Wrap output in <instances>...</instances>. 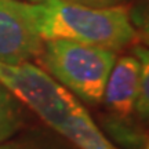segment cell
I'll return each mask as SVG.
<instances>
[{"mask_svg":"<svg viewBox=\"0 0 149 149\" xmlns=\"http://www.w3.org/2000/svg\"><path fill=\"white\" fill-rule=\"evenodd\" d=\"M28 14L43 42L68 39L117 51L135 37L124 6L91 7L73 0L26 3Z\"/></svg>","mask_w":149,"mask_h":149,"instance_id":"cell-1","label":"cell"},{"mask_svg":"<svg viewBox=\"0 0 149 149\" xmlns=\"http://www.w3.org/2000/svg\"><path fill=\"white\" fill-rule=\"evenodd\" d=\"M135 53L137 58L139 59L141 69H139L138 90H137L134 112H137L141 120H146L149 115V57L145 48H138Z\"/></svg>","mask_w":149,"mask_h":149,"instance_id":"cell-7","label":"cell"},{"mask_svg":"<svg viewBox=\"0 0 149 149\" xmlns=\"http://www.w3.org/2000/svg\"><path fill=\"white\" fill-rule=\"evenodd\" d=\"M141 64L134 55L116 59L107 80L104 98L113 116L127 119L134 112Z\"/></svg>","mask_w":149,"mask_h":149,"instance_id":"cell-4","label":"cell"},{"mask_svg":"<svg viewBox=\"0 0 149 149\" xmlns=\"http://www.w3.org/2000/svg\"><path fill=\"white\" fill-rule=\"evenodd\" d=\"M21 127V105L15 97L0 83V142L13 138Z\"/></svg>","mask_w":149,"mask_h":149,"instance_id":"cell-6","label":"cell"},{"mask_svg":"<svg viewBox=\"0 0 149 149\" xmlns=\"http://www.w3.org/2000/svg\"><path fill=\"white\" fill-rule=\"evenodd\" d=\"M0 149H68L64 144L50 141L39 137H24V138L7 139L0 142Z\"/></svg>","mask_w":149,"mask_h":149,"instance_id":"cell-8","label":"cell"},{"mask_svg":"<svg viewBox=\"0 0 149 149\" xmlns=\"http://www.w3.org/2000/svg\"><path fill=\"white\" fill-rule=\"evenodd\" d=\"M104 134L119 149H149L148 137L139 127L130 122V117L123 119L109 116L104 122Z\"/></svg>","mask_w":149,"mask_h":149,"instance_id":"cell-5","label":"cell"},{"mask_svg":"<svg viewBox=\"0 0 149 149\" xmlns=\"http://www.w3.org/2000/svg\"><path fill=\"white\" fill-rule=\"evenodd\" d=\"M39 58L47 73L74 97L98 105L117 57L116 51L109 48L55 39L43 42Z\"/></svg>","mask_w":149,"mask_h":149,"instance_id":"cell-2","label":"cell"},{"mask_svg":"<svg viewBox=\"0 0 149 149\" xmlns=\"http://www.w3.org/2000/svg\"><path fill=\"white\" fill-rule=\"evenodd\" d=\"M43 48L26 3L0 0V62L21 64L39 58Z\"/></svg>","mask_w":149,"mask_h":149,"instance_id":"cell-3","label":"cell"},{"mask_svg":"<svg viewBox=\"0 0 149 149\" xmlns=\"http://www.w3.org/2000/svg\"><path fill=\"white\" fill-rule=\"evenodd\" d=\"M32 1H42V0H32ZM73 1H88V3H105L109 0H73Z\"/></svg>","mask_w":149,"mask_h":149,"instance_id":"cell-9","label":"cell"}]
</instances>
